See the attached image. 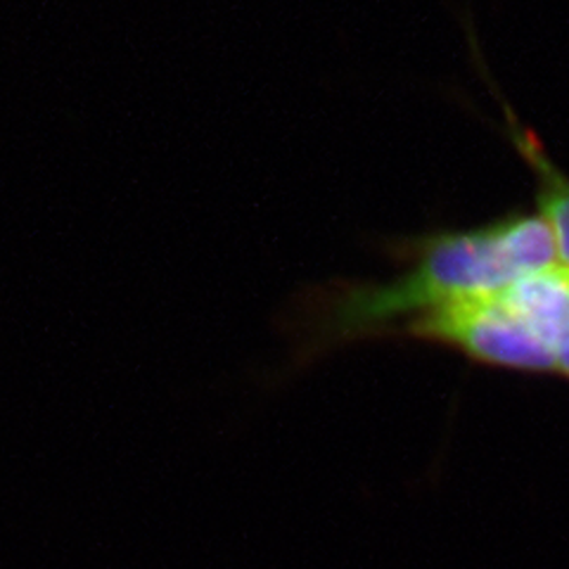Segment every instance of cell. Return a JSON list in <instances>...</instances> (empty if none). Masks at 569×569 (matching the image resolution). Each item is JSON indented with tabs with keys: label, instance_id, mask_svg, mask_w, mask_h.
Here are the masks:
<instances>
[{
	"label": "cell",
	"instance_id": "3957f363",
	"mask_svg": "<svg viewBox=\"0 0 569 569\" xmlns=\"http://www.w3.org/2000/svg\"><path fill=\"white\" fill-rule=\"evenodd\" d=\"M503 110H506L508 136L512 140V146L531 169L533 178H537L539 217L548 223L550 233H553L560 266L569 269V176H565L553 164V159L546 154L537 133L522 127L506 102H503Z\"/></svg>",
	"mask_w": 569,
	"mask_h": 569
},
{
	"label": "cell",
	"instance_id": "6da1fadb",
	"mask_svg": "<svg viewBox=\"0 0 569 569\" xmlns=\"http://www.w3.org/2000/svg\"><path fill=\"white\" fill-rule=\"evenodd\" d=\"M560 266L556 240L537 213L515 211L470 230L416 240L408 269L387 282H345L320 290L299 316L305 359L330 347L395 335L408 320L458 299L498 292Z\"/></svg>",
	"mask_w": 569,
	"mask_h": 569
},
{
	"label": "cell",
	"instance_id": "277c9868",
	"mask_svg": "<svg viewBox=\"0 0 569 569\" xmlns=\"http://www.w3.org/2000/svg\"><path fill=\"white\" fill-rule=\"evenodd\" d=\"M556 359V376H562L569 380V332L562 337V342L553 351Z\"/></svg>",
	"mask_w": 569,
	"mask_h": 569
},
{
	"label": "cell",
	"instance_id": "7a4b0ae2",
	"mask_svg": "<svg viewBox=\"0 0 569 569\" xmlns=\"http://www.w3.org/2000/svg\"><path fill=\"white\" fill-rule=\"evenodd\" d=\"M395 335L451 347L475 363L556 376L553 353L508 305L503 290L427 311L397 328Z\"/></svg>",
	"mask_w": 569,
	"mask_h": 569
}]
</instances>
